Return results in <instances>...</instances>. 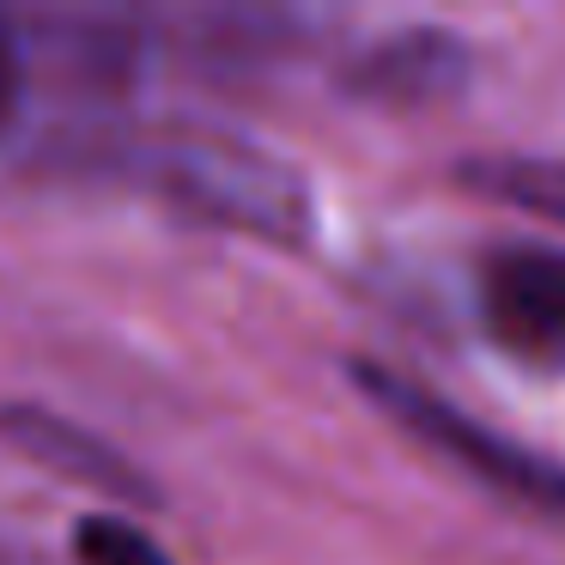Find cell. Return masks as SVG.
Instances as JSON below:
<instances>
[{
    "mask_svg": "<svg viewBox=\"0 0 565 565\" xmlns=\"http://www.w3.org/2000/svg\"><path fill=\"white\" fill-rule=\"evenodd\" d=\"M468 183L492 189V201L535 207L565 220V164H529V159H499V164H468Z\"/></svg>",
    "mask_w": 565,
    "mask_h": 565,
    "instance_id": "8992f818",
    "label": "cell"
},
{
    "mask_svg": "<svg viewBox=\"0 0 565 565\" xmlns=\"http://www.w3.org/2000/svg\"><path fill=\"white\" fill-rule=\"evenodd\" d=\"M128 171L189 220L249 232L292 249L310 232V189L286 159L213 128H159L128 140Z\"/></svg>",
    "mask_w": 565,
    "mask_h": 565,
    "instance_id": "6da1fadb",
    "label": "cell"
},
{
    "mask_svg": "<svg viewBox=\"0 0 565 565\" xmlns=\"http://www.w3.org/2000/svg\"><path fill=\"white\" fill-rule=\"evenodd\" d=\"M480 317L504 353L565 365V249H492L480 262Z\"/></svg>",
    "mask_w": 565,
    "mask_h": 565,
    "instance_id": "3957f363",
    "label": "cell"
},
{
    "mask_svg": "<svg viewBox=\"0 0 565 565\" xmlns=\"http://www.w3.org/2000/svg\"><path fill=\"white\" fill-rule=\"evenodd\" d=\"M74 553H79V565H171L159 541L140 535L135 523H122V516H110V511L79 523Z\"/></svg>",
    "mask_w": 565,
    "mask_h": 565,
    "instance_id": "52a82bcc",
    "label": "cell"
},
{
    "mask_svg": "<svg viewBox=\"0 0 565 565\" xmlns=\"http://www.w3.org/2000/svg\"><path fill=\"white\" fill-rule=\"evenodd\" d=\"M462 86H468V43L431 25L390 31L341 67L347 104H365V110H431V104H450Z\"/></svg>",
    "mask_w": 565,
    "mask_h": 565,
    "instance_id": "277c9868",
    "label": "cell"
},
{
    "mask_svg": "<svg viewBox=\"0 0 565 565\" xmlns=\"http://www.w3.org/2000/svg\"><path fill=\"white\" fill-rule=\"evenodd\" d=\"M353 383L365 390L371 407H383V414L407 431V438H419L426 450H438L450 468L475 475L480 487H492L499 499H516V504H529V511L565 516V468L559 462H547V456H535V450H523V444L499 438L492 426L468 419L462 407L438 402L426 383L402 377V371H390V365L359 359Z\"/></svg>",
    "mask_w": 565,
    "mask_h": 565,
    "instance_id": "7a4b0ae2",
    "label": "cell"
},
{
    "mask_svg": "<svg viewBox=\"0 0 565 565\" xmlns=\"http://www.w3.org/2000/svg\"><path fill=\"white\" fill-rule=\"evenodd\" d=\"M0 438L13 444V450H25L38 468L74 480V487H98V492H110V499H135V504L159 499V492H152V480L140 475L128 456H116L104 438H92L86 426L50 414V407H31V402L0 407Z\"/></svg>",
    "mask_w": 565,
    "mask_h": 565,
    "instance_id": "5b68a950",
    "label": "cell"
},
{
    "mask_svg": "<svg viewBox=\"0 0 565 565\" xmlns=\"http://www.w3.org/2000/svg\"><path fill=\"white\" fill-rule=\"evenodd\" d=\"M19 110V50H13V31L0 25V128L13 122Z\"/></svg>",
    "mask_w": 565,
    "mask_h": 565,
    "instance_id": "ba28073f",
    "label": "cell"
}]
</instances>
